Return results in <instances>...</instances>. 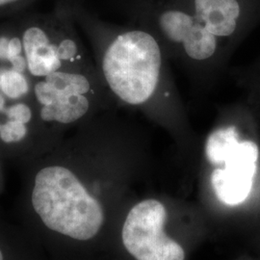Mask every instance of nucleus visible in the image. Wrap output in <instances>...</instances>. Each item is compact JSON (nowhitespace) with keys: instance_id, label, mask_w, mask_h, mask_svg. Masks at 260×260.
<instances>
[{"instance_id":"17","label":"nucleus","mask_w":260,"mask_h":260,"mask_svg":"<svg viewBox=\"0 0 260 260\" xmlns=\"http://www.w3.org/2000/svg\"><path fill=\"white\" fill-rule=\"evenodd\" d=\"M0 126H1V125H0Z\"/></svg>"},{"instance_id":"1","label":"nucleus","mask_w":260,"mask_h":260,"mask_svg":"<svg viewBox=\"0 0 260 260\" xmlns=\"http://www.w3.org/2000/svg\"><path fill=\"white\" fill-rule=\"evenodd\" d=\"M31 203L47 229L78 241L93 238L104 222L101 203L71 170L62 166L38 172Z\"/></svg>"},{"instance_id":"5","label":"nucleus","mask_w":260,"mask_h":260,"mask_svg":"<svg viewBox=\"0 0 260 260\" xmlns=\"http://www.w3.org/2000/svg\"><path fill=\"white\" fill-rule=\"evenodd\" d=\"M257 159L256 144L251 141H240L224 159L223 168L214 170L211 185L220 202L234 206L248 199L256 173Z\"/></svg>"},{"instance_id":"7","label":"nucleus","mask_w":260,"mask_h":260,"mask_svg":"<svg viewBox=\"0 0 260 260\" xmlns=\"http://www.w3.org/2000/svg\"><path fill=\"white\" fill-rule=\"evenodd\" d=\"M160 26L170 40L182 43L186 53L196 60H205L216 50V38L201 21L179 11H169L160 17Z\"/></svg>"},{"instance_id":"12","label":"nucleus","mask_w":260,"mask_h":260,"mask_svg":"<svg viewBox=\"0 0 260 260\" xmlns=\"http://www.w3.org/2000/svg\"><path fill=\"white\" fill-rule=\"evenodd\" d=\"M3 112L7 114V117L10 120L22 121L24 123L29 122L32 118V112L30 110L29 106L24 103L14 104Z\"/></svg>"},{"instance_id":"6","label":"nucleus","mask_w":260,"mask_h":260,"mask_svg":"<svg viewBox=\"0 0 260 260\" xmlns=\"http://www.w3.org/2000/svg\"><path fill=\"white\" fill-rule=\"evenodd\" d=\"M22 47L30 74L38 77L58 72L63 61H73L76 54V45L71 40H64L59 45L52 44L46 32L39 27L25 30Z\"/></svg>"},{"instance_id":"2","label":"nucleus","mask_w":260,"mask_h":260,"mask_svg":"<svg viewBox=\"0 0 260 260\" xmlns=\"http://www.w3.org/2000/svg\"><path fill=\"white\" fill-rule=\"evenodd\" d=\"M161 51L154 38L143 31L121 34L107 48L103 70L112 91L129 104L145 103L154 93Z\"/></svg>"},{"instance_id":"14","label":"nucleus","mask_w":260,"mask_h":260,"mask_svg":"<svg viewBox=\"0 0 260 260\" xmlns=\"http://www.w3.org/2000/svg\"><path fill=\"white\" fill-rule=\"evenodd\" d=\"M5 99L4 96L0 93V112H3L5 110Z\"/></svg>"},{"instance_id":"16","label":"nucleus","mask_w":260,"mask_h":260,"mask_svg":"<svg viewBox=\"0 0 260 260\" xmlns=\"http://www.w3.org/2000/svg\"><path fill=\"white\" fill-rule=\"evenodd\" d=\"M0 260H4V257H3V254H2L1 250H0Z\"/></svg>"},{"instance_id":"8","label":"nucleus","mask_w":260,"mask_h":260,"mask_svg":"<svg viewBox=\"0 0 260 260\" xmlns=\"http://www.w3.org/2000/svg\"><path fill=\"white\" fill-rule=\"evenodd\" d=\"M197 19L214 36H230L236 29L240 7L237 0H195Z\"/></svg>"},{"instance_id":"11","label":"nucleus","mask_w":260,"mask_h":260,"mask_svg":"<svg viewBox=\"0 0 260 260\" xmlns=\"http://www.w3.org/2000/svg\"><path fill=\"white\" fill-rule=\"evenodd\" d=\"M27 134L26 123L10 120L0 126V139L4 143H18L24 139Z\"/></svg>"},{"instance_id":"10","label":"nucleus","mask_w":260,"mask_h":260,"mask_svg":"<svg viewBox=\"0 0 260 260\" xmlns=\"http://www.w3.org/2000/svg\"><path fill=\"white\" fill-rule=\"evenodd\" d=\"M29 85L25 76L13 69H0V91L10 99H19L26 94Z\"/></svg>"},{"instance_id":"15","label":"nucleus","mask_w":260,"mask_h":260,"mask_svg":"<svg viewBox=\"0 0 260 260\" xmlns=\"http://www.w3.org/2000/svg\"><path fill=\"white\" fill-rule=\"evenodd\" d=\"M16 1H18V0H0V6L9 4V3H12V2H16Z\"/></svg>"},{"instance_id":"9","label":"nucleus","mask_w":260,"mask_h":260,"mask_svg":"<svg viewBox=\"0 0 260 260\" xmlns=\"http://www.w3.org/2000/svg\"><path fill=\"white\" fill-rule=\"evenodd\" d=\"M239 141L234 126L215 130L206 141L205 153L208 161L213 165H223L224 159Z\"/></svg>"},{"instance_id":"4","label":"nucleus","mask_w":260,"mask_h":260,"mask_svg":"<svg viewBox=\"0 0 260 260\" xmlns=\"http://www.w3.org/2000/svg\"><path fill=\"white\" fill-rule=\"evenodd\" d=\"M90 83L82 75L55 72L35 85V95L42 105L41 118L45 121L72 123L81 119L89 110L85 95Z\"/></svg>"},{"instance_id":"3","label":"nucleus","mask_w":260,"mask_h":260,"mask_svg":"<svg viewBox=\"0 0 260 260\" xmlns=\"http://www.w3.org/2000/svg\"><path fill=\"white\" fill-rule=\"evenodd\" d=\"M167 211L159 201L149 199L134 205L121 231L126 251L136 260H184L183 248L164 232Z\"/></svg>"},{"instance_id":"13","label":"nucleus","mask_w":260,"mask_h":260,"mask_svg":"<svg viewBox=\"0 0 260 260\" xmlns=\"http://www.w3.org/2000/svg\"><path fill=\"white\" fill-rule=\"evenodd\" d=\"M9 40L8 38L0 37V60H8Z\"/></svg>"}]
</instances>
